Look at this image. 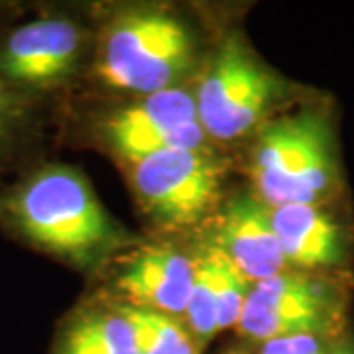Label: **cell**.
<instances>
[{"instance_id":"12","label":"cell","mask_w":354,"mask_h":354,"mask_svg":"<svg viewBox=\"0 0 354 354\" xmlns=\"http://www.w3.org/2000/svg\"><path fill=\"white\" fill-rule=\"evenodd\" d=\"M51 354H138V346L118 311L81 309L62 325Z\"/></svg>"},{"instance_id":"8","label":"cell","mask_w":354,"mask_h":354,"mask_svg":"<svg viewBox=\"0 0 354 354\" xmlns=\"http://www.w3.org/2000/svg\"><path fill=\"white\" fill-rule=\"evenodd\" d=\"M101 134L130 164L167 150H199L207 136L195 97L183 88L153 93L118 111L102 122Z\"/></svg>"},{"instance_id":"5","label":"cell","mask_w":354,"mask_h":354,"mask_svg":"<svg viewBox=\"0 0 354 354\" xmlns=\"http://www.w3.org/2000/svg\"><path fill=\"white\" fill-rule=\"evenodd\" d=\"M225 162L199 150H167L132 164V183L142 207L167 227L193 225L221 195Z\"/></svg>"},{"instance_id":"14","label":"cell","mask_w":354,"mask_h":354,"mask_svg":"<svg viewBox=\"0 0 354 354\" xmlns=\"http://www.w3.org/2000/svg\"><path fill=\"white\" fill-rule=\"evenodd\" d=\"M191 330L199 339H209L218 330V293H216V248L207 246L193 258V283L187 304Z\"/></svg>"},{"instance_id":"18","label":"cell","mask_w":354,"mask_h":354,"mask_svg":"<svg viewBox=\"0 0 354 354\" xmlns=\"http://www.w3.org/2000/svg\"><path fill=\"white\" fill-rule=\"evenodd\" d=\"M329 354H354V348L346 346V344H342V346H337V348H333Z\"/></svg>"},{"instance_id":"3","label":"cell","mask_w":354,"mask_h":354,"mask_svg":"<svg viewBox=\"0 0 354 354\" xmlns=\"http://www.w3.org/2000/svg\"><path fill=\"white\" fill-rule=\"evenodd\" d=\"M191 57V36L176 18L156 10L130 12L102 38L97 73L109 87L148 97L171 88Z\"/></svg>"},{"instance_id":"9","label":"cell","mask_w":354,"mask_h":354,"mask_svg":"<svg viewBox=\"0 0 354 354\" xmlns=\"http://www.w3.org/2000/svg\"><path fill=\"white\" fill-rule=\"evenodd\" d=\"M213 246L250 281L279 276L288 264L270 213L252 197L236 199L225 209Z\"/></svg>"},{"instance_id":"2","label":"cell","mask_w":354,"mask_h":354,"mask_svg":"<svg viewBox=\"0 0 354 354\" xmlns=\"http://www.w3.org/2000/svg\"><path fill=\"white\" fill-rule=\"evenodd\" d=\"M252 174L260 195L274 209L323 201L337 183L327 120L304 113L268 124L256 144Z\"/></svg>"},{"instance_id":"16","label":"cell","mask_w":354,"mask_h":354,"mask_svg":"<svg viewBox=\"0 0 354 354\" xmlns=\"http://www.w3.org/2000/svg\"><path fill=\"white\" fill-rule=\"evenodd\" d=\"M250 279L216 248V293H218V330L239 327L242 309L250 293Z\"/></svg>"},{"instance_id":"1","label":"cell","mask_w":354,"mask_h":354,"mask_svg":"<svg viewBox=\"0 0 354 354\" xmlns=\"http://www.w3.org/2000/svg\"><path fill=\"white\" fill-rule=\"evenodd\" d=\"M0 225L18 241L73 266L93 264L116 228L79 169L39 164L0 193Z\"/></svg>"},{"instance_id":"10","label":"cell","mask_w":354,"mask_h":354,"mask_svg":"<svg viewBox=\"0 0 354 354\" xmlns=\"http://www.w3.org/2000/svg\"><path fill=\"white\" fill-rule=\"evenodd\" d=\"M193 260L174 248H144L118 274V288L136 307L165 315L185 313Z\"/></svg>"},{"instance_id":"17","label":"cell","mask_w":354,"mask_h":354,"mask_svg":"<svg viewBox=\"0 0 354 354\" xmlns=\"http://www.w3.org/2000/svg\"><path fill=\"white\" fill-rule=\"evenodd\" d=\"M325 348L323 337L315 335H295L268 341L262 348V354H329Z\"/></svg>"},{"instance_id":"4","label":"cell","mask_w":354,"mask_h":354,"mask_svg":"<svg viewBox=\"0 0 354 354\" xmlns=\"http://www.w3.org/2000/svg\"><path fill=\"white\" fill-rule=\"evenodd\" d=\"M85 36L75 20L41 14L0 32V79L36 106L75 73Z\"/></svg>"},{"instance_id":"6","label":"cell","mask_w":354,"mask_h":354,"mask_svg":"<svg viewBox=\"0 0 354 354\" xmlns=\"http://www.w3.org/2000/svg\"><path fill=\"white\" fill-rule=\"evenodd\" d=\"M276 81L239 39L216 51L197 91V118L216 140L244 136L262 118Z\"/></svg>"},{"instance_id":"7","label":"cell","mask_w":354,"mask_h":354,"mask_svg":"<svg viewBox=\"0 0 354 354\" xmlns=\"http://www.w3.org/2000/svg\"><path fill=\"white\" fill-rule=\"evenodd\" d=\"M341 319L337 291L305 276H274L254 281L239 329L258 341L295 335L325 337Z\"/></svg>"},{"instance_id":"15","label":"cell","mask_w":354,"mask_h":354,"mask_svg":"<svg viewBox=\"0 0 354 354\" xmlns=\"http://www.w3.org/2000/svg\"><path fill=\"white\" fill-rule=\"evenodd\" d=\"M36 106L0 79V165L10 162L32 138Z\"/></svg>"},{"instance_id":"13","label":"cell","mask_w":354,"mask_h":354,"mask_svg":"<svg viewBox=\"0 0 354 354\" xmlns=\"http://www.w3.org/2000/svg\"><path fill=\"white\" fill-rule=\"evenodd\" d=\"M132 327L138 354H195L191 337L171 317L136 305L116 309Z\"/></svg>"},{"instance_id":"11","label":"cell","mask_w":354,"mask_h":354,"mask_svg":"<svg viewBox=\"0 0 354 354\" xmlns=\"http://www.w3.org/2000/svg\"><path fill=\"white\" fill-rule=\"evenodd\" d=\"M270 218L288 264L311 270L342 262V228L317 205L276 207Z\"/></svg>"}]
</instances>
